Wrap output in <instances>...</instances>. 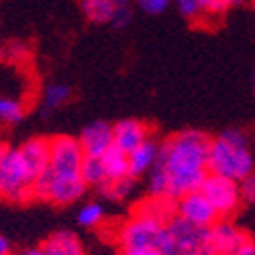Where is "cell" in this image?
<instances>
[{
    "label": "cell",
    "mask_w": 255,
    "mask_h": 255,
    "mask_svg": "<svg viewBox=\"0 0 255 255\" xmlns=\"http://www.w3.org/2000/svg\"><path fill=\"white\" fill-rule=\"evenodd\" d=\"M210 137L198 129H184L159 143L155 167L167 184V198L178 200L200 190L208 178Z\"/></svg>",
    "instance_id": "6da1fadb"
},
{
    "label": "cell",
    "mask_w": 255,
    "mask_h": 255,
    "mask_svg": "<svg viewBox=\"0 0 255 255\" xmlns=\"http://www.w3.org/2000/svg\"><path fill=\"white\" fill-rule=\"evenodd\" d=\"M208 174L229 178L239 184L255 174V155L243 131L227 129L210 139Z\"/></svg>",
    "instance_id": "7a4b0ae2"
},
{
    "label": "cell",
    "mask_w": 255,
    "mask_h": 255,
    "mask_svg": "<svg viewBox=\"0 0 255 255\" xmlns=\"http://www.w3.org/2000/svg\"><path fill=\"white\" fill-rule=\"evenodd\" d=\"M167 212L161 208V200H151L139 206L133 215L127 219L119 229V243L121 251L127 249H159L165 225Z\"/></svg>",
    "instance_id": "3957f363"
},
{
    "label": "cell",
    "mask_w": 255,
    "mask_h": 255,
    "mask_svg": "<svg viewBox=\"0 0 255 255\" xmlns=\"http://www.w3.org/2000/svg\"><path fill=\"white\" fill-rule=\"evenodd\" d=\"M41 174L27 159L23 149L0 143V200L27 202L33 198V190Z\"/></svg>",
    "instance_id": "277c9868"
},
{
    "label": "cell",
    "mask_w": 255,
    "mask_h": 255,
    "mask_svg": "<svg viewBox=\"0 0 255 255\" xmlns=\"http://www.w3.org/2000/svg\"><path fill=\"white\" fill-rule=\"evenodd\" d=\"M161 255H217L210 245V229L196 227L174 215L167 219Z\"/></svg>",
    "instance_id": "5b68a950"
},
{
    "label": "cell",
    "mask_w": 255,
    "mask_h": 255,
    "mask_svg": "<svg viewBox=\"0 0 255 255\" xmlns=\"http://www.w3.org/2000/svg\"><path fill=\"white\" fill-rule=\"evenodd\" d=\"M86 190L88 186L84 182L82 174H59V172L45 169L35 184L33 198L45 200L57 206H68L78 202L86 194Z\"/></svg>",
    "instance_id": "8992f818"
},
{
    "label": "cell",
    "mask_w": 255,
    "mask_h": 255,
    "mask_svg": "<svg viewBox=\"0 0 255 255\" xmlns=\"http://www.w3.org/2000/svg\"><path fill=\"white\" fill-rule=\"evenodd\" d=\"M202 194L210 200V204L215 206L221 219H227L231 215H235L237 208L243 202L241 194V184L233 182L229 178H221L215 174H208V178L202 184Z\"/></svg>",
    "instance_id": "52a82bcc"
},
{
    "label": "cell",
    "mask_w": 255,
    "mask_h": 255,
    "mask_svg": "<svg viewBox=\"0 0 255 255\" xmlns=\"http://www.w3.org/2000/svg\"><path fill=\"white\" fill-rule=\"evenodd\" d=\"M84 149L78 137L57 135L49 139V165L47 169L59 174H82Z\"/></svg>",
    "instance_id": "ba28073f"
},
{
    "label": "cell",
    "mask_w": 255,
    "mask_h": 255,
    "mask_svg": "<svg viewBox=\"0 0 255 255\" xmlns=\"http://www.w3.org/2000/svg\"><path fill=\"white\" fill-rule=\"evenodd\" d=\"M176 215L182 217L188 223L196 225V227H202V229H210L212 225H217L219 219H221L219 212L215 210V206L210 204V200L202 194V190H194V192L178 198Z\"/></svg>",
    "instance_id": "9c48e42d"
},
{
    "label": "cell",
    "mask_w": 255,
    "mask_h": 255,
    "mask_svg": "<svg viewBox=\"0 0 255 255\" xmlns=\"http://www.w3.org/2000/svg\"><path fill=\"white\" fill-rule=\"evenodd\" d=\"M78 141L86 157H104V153L115 147L113 125H109L106 121H94L84 127Z\"/></svg>",
    "instance_id": "30bf717a"
},
{
    "label": "cell",
    "mask_w": 255,
    "mask_h": 255,
    "mask_svg": "<svg viewBox=\"0 0 255 255\" xmlns=\"http://www.w3.org/2000/svg\"><path fill=\"white\" fill-rule=\"evenodd\" d=\"M149 127L143 121L137 119H125L119 121L117 125H113V143L117 149H121L123 153L129 155L131 151H135L139 145H143L149 139Z\"/></svg>",
    "instance_id": "8fae6325"
},
{
    "label": "cell",
    "mask_w": 255,
    "mask_h": 255,
    "mask_svg": "<svg viewBox=\"0 0 255 255\" xmlns=\"http://www.w3.org/2000/svg\"><path fill=\"white\" fill-rule=\"evenodd\" d=\"M247 243L249 239L245 233L229 221H219L210 227V245L217 255H235Z\"/></svg>",
    "instance_id": "7c38bea8"
},
{
    "label": "cell",
    "mask_w": 255,
    "mask_h": 255,
    "mask_svg": "<svg viewBox=\"0 0 255 255\" xmlns=\"http://www.w3.org/2000/svg\"><path fill=\"white\" fill-rule=\"evenodd\" d=\"M159 159V143L155 139H147L135 151L129 153V174L131 178L147 176Z\"/></svg>",
    "instance_id": "4fadbf2b"
},
{
    "label": "cell",
    "mask_w": 255,
    "mask_h": 255,
    "mask_svg": "<svg viewBox=\"0 0 255 255\" xmlns=\"http://www.w3.org/2000/svg\"><path fill=\"white\" fill-rule=\"evenodd\" d=\"M45 255H86L82 241L72 231H55L41 245Z\"/></svg>",
    "instance_id": "5bb4252c"
},
{
    "label": "cell",
    "mask_w": 255,
    "mask_h": 255,
    "mask_svg": "<svg viewBox=\"0 0 255 255\" xmlns=\"http://www.w3.org/2000/svg\"><path fill=\"white\" fill-rule=\"evenodd\" d=\"M72 98V88L63 82H53L49 86L43 88V94H41V113L43 115H51L55 111H59L61 106H66L68 100Z\"/></svg>",
    "instance_id": "9a60e30c"
},
{
    "label": "cell",
    "mask_w": 255,
    "mask_h": 255,
    "mask_svg": "<svg viewBox=\"0 0 255 255\" xmlns=\"http://www.w3.org/2000/svg\"><path fill=\"white\" fill-rule=\"evenodd\" d=\"M80 6H82L84 16H86L94 25L113 23V18L117 14V8H119L113 0H82Z\"/></svg>",
    "instance_id": "2e32d148"
},
{
    "label": "cell",
    "mask_w": 255,
    "mask_h": 255,
    "mask_svg": "<svg viewBox=\"0 0 255 255\" xmlns=\"http://www.w3.org/2000/svg\"><path fill=\"white\" fill-rule=\"evenodd\" d=\"M104 167H106V176H109V182L106 184H113V182H121L131 178L129 174V155L123 153L121 149L113 147L104 153Z\"/></svg>",
    "instance_id": "e0dca14e"
},
{
    "label": "cell",
    "mask_w": 255,
    "mask_h": 255,
    "mask_svg": "<svg viewBox=\"0 0 255 255\" xmlns=\"http://www.w3.org/2000/svg\"><path fill=\"white\" fill-rule=\"evenodd\" d=\"M82 178H84V182H86V186L100 190L106 182H109V176H106V167H104V159L102 157H84Z\"/></svg>",
    "instance_id": "ac0fdd59"
},
{
    "label": "cell",
    "mask_w": 255,
    "mask_h": 255,
    "mask_svg": "<svg viewBox=\"0 0 255 255\" xmlns=\"http://www.w3.org/2000/svg\"><path fill=\"white\" fill-rule=\"evenodd\" d=\"M25 119V104L12 96H0V125L14 127Z\"/></svg>",
    "instance_id": "d6986e66"
},
{
    "label": "cell",
    "mask_w": 255,
    "mask_h": 255,
    "mask_svg": "<svg viewBox=\"0 0 255 255\" xmlns=\"http://www.w3.org/2000/svg\"><path fill=\"white\" fill-rule=\"evenodd\" d=\"M104 219H106V210L100 202H84L76 212V221L84 229H94L102 225Z\"/></svg>",
    "instance_id": "ffe728a7"
},
{
    "label": "cell",
    "mask_w": 255,
    "mask_h": 255,
    "mask_svg": "<svg viewBox=\"0 0 255 255\" xmlns=\"http://www.w3.org/2000/svg\"><path fill=\"white\" fill-rule=\"evenodd\" d=\"M135 188V178H127L121 182H113V184H104L100 188V192L109 198V200H125L129 198Z\"/></svg>",
    "instance_id": "44dd1931"
},
{
    "label": "cell",
    "mask_w": 255,
    "mask_h": 255,
    "mask_svg": "<svg viewBox=\"0 0 255 255\" xmlns=\"http://www.w3.org/2000/svg\"><path fill=\"white\" fill-rule=\"evenodd\" d=\"M174 6L188 20H200V18H204L200 0H174Z\"/></svg>",
    "instance_id": "7402d4cb"
},
{
    "label": "cell",
    "mask_w": 255,
    "mask_h": 255,
    "mask_svg": "<svg viewBox=\"0 0 255 255\" xmlns=\"http://www.w3.org/2000/svg\"><path fill=\"white\" fill-rule=\"evenodd\" d=\"M202 4V12H204V18H219L227 12V4L225 0H200Z\"/></svg>",
    "instance_id": "603a6c76"
},
{
    "label": "cell",
    "mask_w": 255,
    "mask_h": 255,
    "mask_svg": "<svg viewBox=\"0 0 255 255\" xmlns=\"http://www.w3.org/2000/svg\"><path fill=\"white\" fill-rule=\"evenodd\" d=\"M137 4L147 14H161L169 4H174V0H137Z\"/></svg>",
    "instance_id": "cb8c5ba5"
},
{
    "label": "cell",
    "mask_w": 255,
    "mask_h": 255,
    "mask_svg": "<svg viewBox=\"0 0 255 255\" xmlns=\"http://www.w3.org/2000/svg\"><path fill=\"white\" fill-rule=\"evenodd\" d=\"M131 18H133V14H131L129 6H119V8H117V14H115V18H113V23H111V25L117 27V29H125V27H129Z\"/></svg>",
    "instance_id": "d4e9b609"
},
{
    "label": "cell",
    "mask_w": 255,
    "mask_h": 255,
    "mask_svg": "<svg viewBox=\"0 0 255 255\" xmlns=\"http://www.w3.org/2000/svg\"><path fill=\"white\" fill-rule=\"evenodd\" d=\"M241 194H243V200L255 202V174L245 182H241Z\"/></svg>",
    "instance_id": "484cf974"
},
{
    "label": "cell",
    "mask_w": 255,
    "mask_h": 255,
    "mask_svg": "<svg viewBox=\"0 0 255 255\" xmlns=\"http://www.w3.org/2000/svg\"><path fill=\"white\" fill-rule=\"evenodd\" d=\"M123 255H161L159 249H127V251H121Z\"/></svg>",
    "instance_id": "4316f807"
},
{
    "label": "cell",
    "mask_w": 255,
    "mask_h": 255,
    "mask_svg": "<svg viewBox=\"0 0 255 255\" xmlns=\"http://www.w3.org/2000/svg\"><path fill=\"white\" fill-rule=\"evenodd\" d=\"M0 255H12V247H10V241L0 233Z\"/></svg>",
    "instance_id": "83f0119b"
},
{
    "label": "cell",
    "mask_w": 255,
    "mask_h": 255,
    "mask_svg": "<svg viewBox=\"0 0 255 255\" xmlns=\"http://www.w3.org/2000/svg\"><path fill=\"white\" fill-rule=\"evenodd\" d=\"M235 255H255V241H249L245 247H241Z\"/></svg>",
    "instance_id": "f1b7e54d"
},
{
    "label": "cell",
    "mask_w": 255,
    "mask_h": 255,
    "mask_svg": "<svg viewBox=\"0 0 255 255\" xmlns=\"http://www.w3.org/2000/svg\"><path fill=\"white\" fill-rule=\"evenodd\" d=\"M16 255H45V251H43V247H29L25 251H18Z\"/></svg>",
    "instance_id": "f546056e"
},
{
    "label": "cell",
    "mask_w": 255,
    "mask_h": 255,
    "mask_svg": "<svg viewBox=\"0 0 255 255\" xmlns=\"http://www.w3.org/2000/svg\"><path fill=\"white\" fill-rule=\"evenodd\" d=\"M245 2H249V0H225L227 6H241V4H245Z\"/></svg>",
    "instance_id": "4dcf8cb0"
},
{
    "label": "cell",
    "mask_w": 255,
    "mask_h": 255,
    "mask_svg": "<svg viewBox=\"0 0 255 255\" xmlns=\"http://www.w3.org/2000/svg\"><path fill=\"white\" fill-rule=\"evenodd\" d=\"M113 2H115L117 6H127V4H129V0H113Z\"/></svg>",
    "instance_id": "1f68e13d"
},
{
    "label": "cell",
    "mask_w": 255,
    "mask_h": 255,
    "mask_svg": "<svg viewBox=\"0 0 255 255\" xmlns=\"http://www.w3.org/2000/svg\"><path fill=\"white\" fill-rule=\"evenodd\" d=\"M251 84H253V88H255V68H253V74H251Z\"/></svg>",
    "instance_id": "d6a6232c"
},
{
    "label": "cell",
    "mask_w": 255,
    "mask_h": 255,
    "mask_svg": "<svg viewBox=\"0 0 255 255\" xmlns=\"http://www.w3.org/2000/svg\"><path fill=\"white\" fill-rule=\"evenodd\" d=\"M0 49H2V39H0Z\"/></svg>",
    "instance_id": "836d02e7"
},
{
    "label": "cell",
    "mask_w": 255,
    "mask_h": 255,
    "mask_svg": "<svg viewBox=\"0 0 255 255\" xmlns=\"http://www.w3.org/2000/svg\"><path fill=\"white\" fill-rule=\"evenodd\" d=\"M253 6H255V0H253Z\"/></svg>",
    "instance_id": "e575fe53"
}]
</instances>
